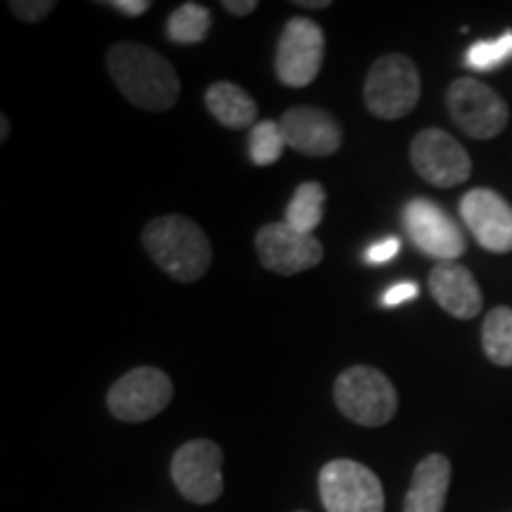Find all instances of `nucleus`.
Returning a JSON list of instances; mask_svg holds the SVG:
<instances>
[{"label":"nucleus","mask_w":512,"mask_h":512,"mask_svg":"<svg viewBox=\"0 0 512 512\" xmlns=\"http://www.w3.org/2000/svg\"><path fill=\"white\" fill-rule=\"evenodd\" d=\"M107 72L119 93L145 112H169L181 95L174 64L143 43H114L107 50Z\"/></svg>","instance_id":"1"},{"label":"nucleus","mask_w":512,"mask_h":512,"mask_svg":"<svg viewBox=\"0 0 512 512\" xmlns=\"http://www.w3.org/2000/svg\"><path fill=\"white\" fill-rule=\"evenodd\" d=\"M143 245L152 261L178 283H197L214 259L207 233L181 214L159 216L147 223Z\"/></svg>","instance_id":"2"},{"label":"nucleus","mask_w":512,"mask_h":512,"mask_svg":"<svg viewBox=\"0 0 512 512\" xmlns=\"http://www.w3.org/2000/svg\"><path fill=\"white\" fill-rule=\"evenodd\" d=\"M335 403L356 425L382 427L399 411V394L382 370L354 366L337 377Z\"/></svg>","instance_id":"3"},{"label":"nucleus","mask_w":512,"mask_h":512,"mask_svg":"<svg viewBox=\"0 0 512 512\" xmlns=\"http://www.w3.org/2000/svg\"><path fill=\"white\" fill-rule=\"evenodd\" d=\"M422 81L411 57L392 53L377 60L366 76L363 98L377 119H403L420 100Z\"/></svg>","instance_id":"4"},{"label":"nucleus","mask_w":512,"mask_h":512,"mask_svg":"<svg viewBox=\"0 0 512 512\" xmlns=\"http://www.w3.org/2000/svg\"><path fill=\"white\" fill-rule=\"evenodd\" d=\"M320 501L328 512H384L380 477L356 460L339 458L320 470Z\"/></svg>","instance_id":"5"},{"label":"nucleus","mask_w":512,"mask_h":512,"mask_svg":"<svg viewBox=\"0 0 512 512\" xmlns=\"http://www.w3.org/2000/svg\"><path fill=\"white\" fill-rule=\"evenodd\" d=\"M446 105L460 131L475 140L501 136L510 119L508 105L501 95L472 76H463L448 86Z\"/></svg>","instance_id":"6"},{"label":"nucleus","mask_w":512,"mask_h":512,"mask_svg":"<svg viewBox=\"0 0 512 512\" xmlns=\"http://www.w3.org/2000/svg\"><path fill=\"white\" fill-rule=\"evenodd\" d=\"M174 399V382L159 368L140 366L128 370L110 387L107 408L121 422L152 420Z\"/></svg>","instance_id":"7"},{"label":"nucleus","mask_w":512,"mask_h":512,"mask_svg":"<svg viewBox=\"0 0 512 512\" xmlns=\"http://www.w3.org/2000/svg\"><path fill=\"white\" fill-rule=\"evenodd\" d=\"M325 57V36L316 22L294 17L280 34L275 53V74L290 88L311 86L320 74Z\"/></svg>","instance_id":"8"},{"label":"nucleus","mask_w":512,"mask_h":512,"mask_svg":"<svg viewBox=\"0 0 512 512\" xmlns=\"http://www.w3.org/2000/svg\"><path fill=\"white\" fill-rule=\"evenodd\" d=\"M223 451L209 439H195L183 444L171 460V477L176 489L190 503L209 505L223 494Z\"/></svg>","instance_id":"9"},{"label":"nucleus","mask_w":512,"mask_h":512,"mask_svg":"<svg viewBox=\"0 0 512 512\" xmlns=\"http://www.w3.org/2000/svg\"><path fill=\"white\" fill-rule=\"evenodd\" d=\"M403 228L422 254L444 261H456L465 254L467 242L458 226L437 202L415 197L403 207Z\"/></svg>","instance_id":"10"},{"label":"nucleus","mask_w":512,"mask_h":512,"mask_svg":"<svg viewBox=\"0 0 512 512\" xmlns=\"http://www.w3.org/2000/svg\"><path fill=\"white\" fill-rule=\"evenodd\" d=\"M411 162L420 178L434 188H456L472 174V159L451 133L425 128L411 143Z\"/></svg>","instance_id":"11"},{"label":"nucleus","mask_w":512,"mask_h":512,"mask_svg":"<svg viewBox=\"0 0 512 512\" xmlns=\"http://www.w3.org/2000/svg\"><path fill=\"white\" fill-rule=\"evenodd\" d=\"M256 252L261 264L278 275H297L323 261V245L313 235L287 226L285 221L266 223L256 233Z\"/></svg>","instance_id":"12"},{"label":"nucleus","mask_w":512,"mask_h":512,"mask_svg":"<svg viewBox=\"0 0 512 512\" xmlns=\"http://www.w3.org/2000/svg\"><path fill=\"white\" fill-rule=\"evenodd\" d=\"M460 219L486 252H512V207L496 190L472 188L465 192L460 200Z\"/></svg>","instance_id":"13"},{"label":"nucleus","mask_w":512,"mask_h":512,"mask_svg":"<svg viewBox=\"0 0 512 512\" xmlns=\"http://www.w3.org/2000/svg\"><path fill=\"white\" fill-rule=\"evenodd\" d=\"M287 147L306 157H330L342 145V128L318 107H292L280 119Z\"/></svg>","instance_id":"14"},{"label":"nucleus","mask_w":512,"mask_h":512,"mask_svg":"<svg viewBox=\"0 0 512 512\" xmlns=\"http://www.w3.org/2000/svg\"><path fill=\"white\" fill-rule=\"evenodd\" d=\"M430 292L448 316L458 320H472L482 313L484 297L475 275L460 266L458 261L437 264L430 273Z\"/></svg>","instance_id":"15"},{"label":"nucleus","mask_w":512,"mask_h":512,"mask_svg":"<svg viewBox=\"0 0 512 512\" xmlns=\"http://www.w3.org/2000/svg\"><path fill=\"white\" fill-rule=\"evenodd\" d=\"M448 486H451V463L441 453L422 458L413 472L411 489L406 494L403 512H444Z\"/></svg>","instance_id":"16"},{"label":"nucleus","mask_w":512,"mask_h":512,"mask_svg":"<svg viewBox=\"0 0 512 512\" xmlns=\"http://www.w3.org/2000/svg\"><path fill=\"white\" fill-rule=\"evenodd\" d=\"M204 102H207L211 117L226 128H235V131L238 128L254 126L256 112H259L252 95L245 88H240L238 83L230 81L211 83L207 88V95H204Z\"/></svg>","instance_id":"17"},{"label":"nucleus","mask_w":512,"mask_h":512,"mask_svg":"<svg viewBox=\"0 0 512 512\" xmlns=\"http://www.w3.org/2000/svg\"><path fill=\"white\" fill-rule=\"evenodd\" d=\"M325 211V188L316 181L302 183L294 190L290 204L285 211V223L299 233L313 235L320 226Z\"/></svg>","instance_id":"18"},{"label":"nucleus","mask_w":512,"mask_h":512,"mask_svg":"<svg viewBox=\"0 0 512 512\" xmlns=\"http://www.w3.org/2000/svg\"><path fill=\"white\" fill-rule=\"evenodd\" d=\"M482 347L491 363L501 368L512 366V309L496 306L486 313L482 325Z\"/></svg>","instance_id":"19"},{"label":"nucleus","mask_w":512,"mask_h":512,"mask_svg":"<svg viewBox=\"0 0 512 512\" xmlns=\"http://www.w3.org/2000/svg\"><path fill=\"white\" fill-rule=\"evenodd\" d=\"M211 12L200 3H183L169 15L166 36L181 46H195L209 36Z\"/></svg>","instance_id":"20"},{"label":"nucleus","mask_w":512,"mask_h":512,"mask_svg":"<svg viewBox=\"0 0 512 512\" xmlns=\"http://www.w3.org/2000/svg\"><path fill=\"white\" fill-rule=\"evenodd\" d=\"M285 136L280 121H259L249 128V157L256 166H271L283 157Z\"/></svg>","instance_id":"21"},{"label":"nucleus","mask_w":512,"mask_h":512,"mask_svg":"<svg viewBox=\"0 0 512 512\" xmlns=\"http://www.w3.org/2000/svg\"><path fill=\"white\" fill-rule=\"evenodd\" d=\"M512 57V31H505L503 36L494 41H477L467 50L465 62L475 72H494Z\"/></svg>","instance_id":"22"},{"label":"nucleus","mask_w":512,"mask_h":512,"mask_svg":"<svg viewBox=\"0 0 512 512\" xmlns=\"http://www.w3.org/2000/svg\"><path fill=\"white\" fill-rule=\"evenodd\" d=\"M10 10L12 15L22 19V22L34 24V22H41V19H46L50 12L55 10V3L53 0H12Z\"/></svg>","instance_id":"23"},{"label":"nucleus","mask_w":512,"mask_h":512,"mask_svg":"<svg viewBox=\"0 0 512 512\" xmlns=\"http://www.w3.org/2000/svg\"><path fill=\"white\" fill-rule=\"evenodd\" d=\"M399 252H401V240L389 235V238H384V240L375 242V245L368 247L366 261H368V264H373V266H384V264H389V261H392Z\"/></svg>","instance_id":"24"},{"label":"nucleus","mask_w":512,"mask_h":512,"mask_svg":"<svg viewBox=\"0 0 512 512\" xmlns=\"http://www.w3.org/2000/svg\"><path fill=\"white\" fill-rule=\"evenodd\" d=\"M415 297H418V285L411 283V280H403V283H396L382 294V306H401L413 302Z\"/></svg>","instance_id":"25"},{"label":"nucleus","mask_w":512,"mask_h":512,"mask_svg":"<svg viewBox=\"0 0 512 512\" xmlns=\"http://www.w3.org/2000/svg\"><path fill=\"white\" fill-rule=\"evenodd\" d=\"M107 8L119 10L126 17H140L152 8L150 0H107Z\"/></svg>","instance_id":"26"},{"label":"nucleus","mask_w":512,"mask_h":512,"mask_svg":"<svg viewBox=\"0 0 512 512\" xmlns=\"http://www.w3.org/2000/svg\"><path fill=\"white\" fill-rule=\"evenodd\" d=\"M223 10H228L230 15L235 17H247L252 15V12L259 8V3L256 0H223Z\"/></svg>","instance_id":"27"},{"label":"nucleus","mask_w":512,"mask_h":512,"mask_svg":"<svg viewBox=\"0 0 512 512\" xmlns=\"http://www.w3.org/2000/svg\"><path fill=\"white\" fill-rule=\"evenodd\" d=\"M297 8H309V10H328L330 8V0H297Z\"/></svg>","instance_id":"28"},{"label":"nucleus","mask_w":512,"mask_h":512,"mask_svg":"<svg viewBox=\"0 0 512 512\" xmlns=\"http://www.w3.org/2000/svg\"><path fill=\"white\" fill-rule=\"evenodd\" d=\"M8 136H10V119L3 114V117H0V143H5Z\"/></svg>","instance_id":"29"}]
</instances>
